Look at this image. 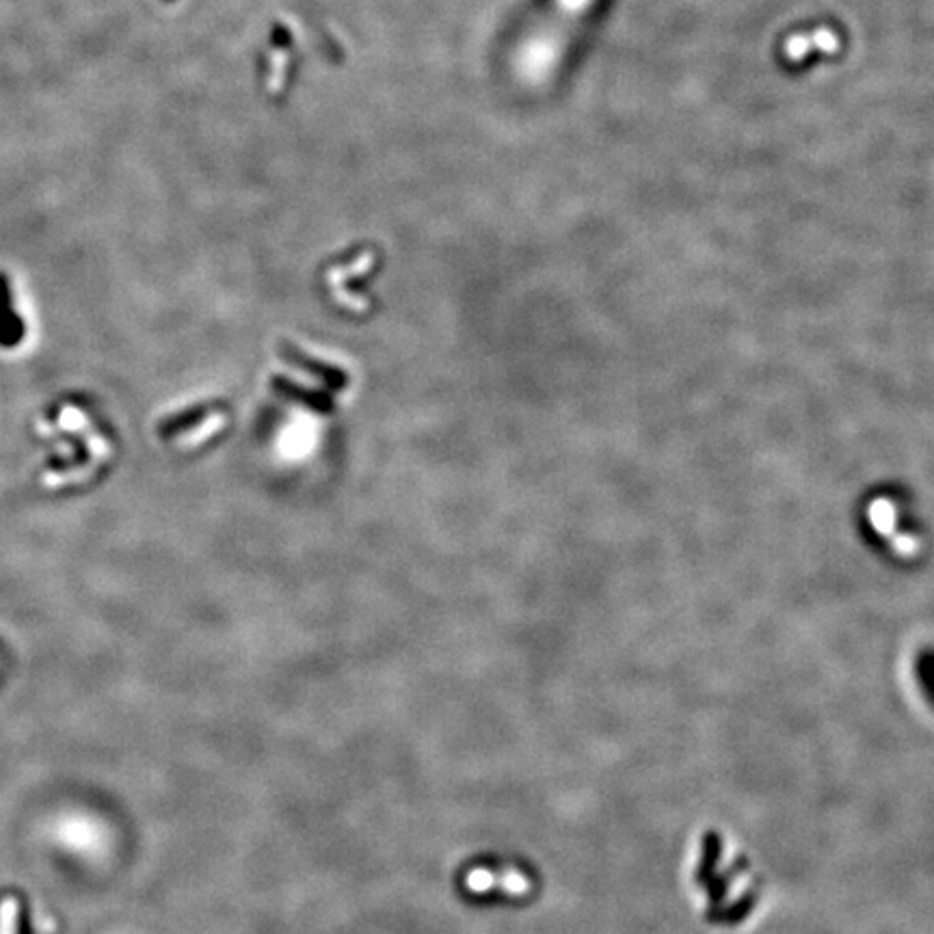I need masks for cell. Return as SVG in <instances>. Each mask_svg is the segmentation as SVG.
I'll return each mask as SVG.
<instances>
[{
  "label": "cell",
  "mask_w": 934,
  "mask_h": 934,
  "mask_svg": "<svg viewBox=\"0 0 934 934\" xmlns=\"http://www.w3.org/2000/svg\"><path fill=\"white\" fill-rule=\"evenodd\" d=\"M59 835L65 844L74 846V850H89L100 841V832L91 831L87 820H65L61 824Z\"/></svg>",
  "instance_id": "5b68a950"
},
{
  "label": "cell",
  "mask_w": 934,
  "mask_h": 934,
  "mask_svg": "<svg viewBox=\"0 0 934 934\" xmlns=\"http://www.w3.org/2000/svg\"><path fill=\"white\" fill-rule=\"evenodd\" d=\"M466 887L472 893L502 889V891L511 893V896H526V893L530 891V881L515 870H508V872H504V874L498 876V874H493L491 870H483V867H478V870H472L466 876Z\"/></svg>",
  "instance_id": "3957f363"
},
{
  "label": "cell",
  "mask_w": 934,
  "mask_h": 934,
  "mask_svg": "<svg viewBox=\"0 0 934 934\" xmlns=\"http://www.w3.org/2000/svg\"><path fill=\"white\" fill-rule=\"evenodd\" d=\"M840 45L841 42H840V37H837L835 30L822 27V28L811 30V33L794 35V37L787 39L784 45V53H785L787 61L796 63V61L805 59L811 50H822V53L832 54L840 50Z\"/></svg>",
  "instance_id": "277c9868"
},
{
  "label": "cell",
  "mask_w": 934,
  "mask_h": 934,
  "mask_svg": "<svg viewBox=\"0 0 934 934\" xmlns=\"http://www.w3.org/2000/svg\"><path fill=\"white\" fill-rule=\"evenodd\" d=\"M20 905L13 897L0 902V934H18Z\"/></svg>",
  "instance_id": "8992f818"
},
{
  "label": "cell",
  "mask_w": 934,
  "mask_h": 934,
  "mask_svg": "<svg viewBox=\"0 0 934 934\" xmlns=\"http://www.w3.org/2000/svg\"><path fill=\"white\" fill-rule=\"evenodd\" d=\"M870 522L876 532L882 534L891 543L896 556L915 558L920 554L922 543L917 539L896 532V507H893L891 499H874V504L870 507Z\"/></svg>",
  "instance_id": "6da1fadb"
},
{
  "label": "cell",
  "mask_w": 934,
  "mask_h": 934,
  "mask_svg": "<svg viewBox=\"0 0 934 934\" xmlns=\"http://www.w3.org/2000/svg\"><path fill=\"white\" fill-rule=\"evenodd\" d=\"M27 337V322L13 305V290L9 275L0 271V348L13 351Z\"/></svg>",
  "instance_id": "7a4b0ae2"
}]
</instances>
